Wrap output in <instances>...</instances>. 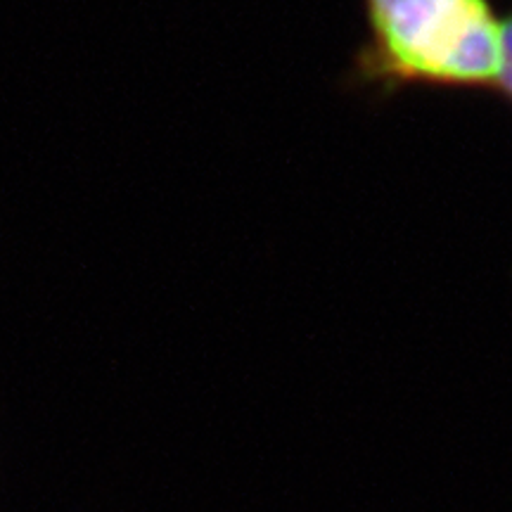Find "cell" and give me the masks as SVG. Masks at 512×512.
Listing matches in <instances>:
<instances>
[{
    "mask_svg": "<svg viewBox=\"0 0 512 512\" xmlns=\"http://www.w3.org/2000/svg\"><path fill=\"white\" fill-rule=\"evenodd\" d=\"M501 43H503V62L501 76H498V91H503L512 100V15L501 22Z\"/></svg>",
    "mask_w": 512,
    "mask_h": 512,
    "instance_id": "cell-2",
    "label": "cell"
},
{
    "mask_svg": "<svg viewBox=\"0 0 512 512\" xmlns=\"http://www.w3.org/2000/svg\"><path fill=\"white\" fill-rule=\"evenodd\" d=\"M361 81L384 88H498L501 22L489 0H363Z\"/></svg>",
    "mask_w": 512,
    "mask_h": 512,
    "instance_id": "cell-1",
    "label": "cell"
}]
</instances>
